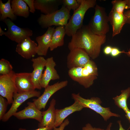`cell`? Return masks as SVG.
<instances>
[{
  "label": "cell",
  "instance_id": "obj_9",
  "mask_svg": "<svg viewBox=\"0 0 130 130\" xmlns=\"http://www.w3.org/2000/svg\"><path fill=\"white\" fill-rule=\"evenodd\" d=\"M3 21L8 28L7 30L5 32V35L12 41L18 43L32 35V30L28 28H22L19 27L9 19L7 18Z\"/></svg>",
  "mask_w": 130,
  "mask_h": 130
},
{
  "label": "cell",
  "instance_id": "obj_17",
  "mask_svg": "<svg viewBox=\"0 0 130 130\" xmlns=\"http://www.w3.org/2000/svg\"><path fill=\"white\" fill-rule=\"evenodd\" d=\"M54 27L48 28L46 32L42 35L37 37L36 40L38 43L37 54L40 56L46 55L50 46Z\"/></svg>",
  "mask_w": 130,
  "mask_h": 130
},
{
  "label": "cell",
  "instance_id": "obj_2",
  "mask_svg": "<svg viewBox=\"0 0 130 130\" xmlns=\"http://www.w3.org/2000/svg\"><path fill=\"white\" fill-rule=\"evenodd\" d=\"M68 74L72 80L85 88L92 86L98 76L97 66L95 62L91 59L84 66L69 69Z\"/></svg>",
  "mask_w": 130,
  "mask_h": 130
},
{
  "label": "cell",
  "instance_id": "obj_4",
  "mask_svg": "<svg viewBox=\"0 0 130 130\" xmlns=\"http://www.w3.org/2000/svg\"><path fill=\"white\" fill-rule=\"evenodd\" d=\"M72 97L74 101L78 102L84 108H88L94 110L102 117L105 121L111 117H118L120 116L118 114L112 112L109 107H102L101 105L102 102L99 98L92 97L90 99H86L81 97L79 93H72Z\"/></svg>",
  "mask_w": 130,
  "mask_h": 130
},
{
  "label": "cell",
  "instance_id": "obj_35",
  "mask_svg": "<svg viewBox=\"0 0 130 130\" xmlns=\"http://www.w3.org/2000/svg\"><path fill=\"white\" fill-rule=\"evenodd\" d=\"M112 47L110 46H105L103 50L104 54L107 55L110 54L111 52Z\"/></svg>",
  "mask_w": 130,
  "mask_h": 130
},
{
  "label": "cell",
  "instance_id": "obj_29",
  "mask_svg": "<svg viewBox=\"0 0 130 130\" xmlns=\"http://www.w3.org/2000/svg\"><path fill=\"white\" fill-rule=\"evenodd\" d=\"M7 100L0 96V120H2L6 114L7 106L8 104Z\"/></svg>",
  "mask_w": 130,
  "mask_h": 130
},
{
  "label": "cell",
  "instance_id": "obj_18",
  "mask_svg": "<svg viewBox=\"0 0 130 130\" xmlns=\"http://www.w3.org/2000/svg\"><path fill=\"white\" fill-rule=\"evenodd\" d=\"M83 108L78 102L74 101V103L70 106L61 109H56L54 127L59 126L68 116L74 112L81 110Z\"/></svg>",
  "mask_w": 130,
  "mask_h": 130
},
{
  "label": "cell",
  "instance_id": "obj_41",
  "mask_svg": "<svg viewBox=\"0 0 130 130\" xmlns=\"http://www.w3.org/2000/svg\"><path fill=\"white\" fill-rule=\"evenodd\" d=\"M125 53L128 56L130 57V49L128 50L127 52H125Z\"/></svg>",
  "mask_w": 130,
  "mask_h": 130
},
{
  "label": "cell",
  "instance_id": "obj_15",
  "mask_svg": "<svg viewBox=\"0 0 130 130\" xmlns=\"http://www.w3.org/2000/svg\"><path fill=\"white\" fill-rule=\"evenodd\" d=\"M14 81L18 93L35 90L30 72L15 73Z\"/></svg>",
  "mask_w": 130,
  "mask_h": 130
},
{
  "label": "cell",
  "instance_id": "obj_36",
  "mask_svg": "<svg viewBox=\"0 0 130 130\" xmlns=\"http://www.w3.org/2000/svg\"><path fill=\"white\" fill-rule=\"evenodd\" d=\"M53 127H46L38 128V129L33 130H53ZM18 130H27L26 129L20 128Z\"/></svg>",
  "mask_w": 130,
  "mask_h": 130
},
{
  "label": "cell",
  "instance_id": "obj_11",
  "mask_svg": "<svg viewBox=\"0 0 130 130\" xmlns=\"http://www.w3.org/2000/svg\"><path fill=\"white\" fill-rule=\"evenodd\" d=\"M90 58L85 51L80 48L70 50L67 57V65L69 69L83 67L90 60Z\"/></svg>",
  "mask_w": 130,
  "mask_h": 130
},
{
  "label": "cell",
  "instance_id": "obj_19",
  "mask_svg": "<svg viewBox=\"0 0 130 130\" xmlns=\"http://www.w3.org/2000/svg\"><path fill=\"white\" fill-rule=\"evenodd\" d=\"M62 4V0H36L34 5L35 9L39 10L45 14H51L57 11Z\"/></svg>",
  "mask_w": 130,
  "mask_h": 130
},
{
  "label": "cell",
  "instance_id": "obj_3",
  "mask_svg": "<svg viewBox=\"0 0 130 130\" xmlns=\"http://www.w3.org/2000/svg\"><path fill=\"white\" fill-rule=\"evenodd\" d=\"M96 0H81L79 7L73 11L67 24L65 27L66 34L72 37L83 25V20L86 12L96 5Z\"/></svg>",
  "mask_w": 130,
  "mask_h": 130
},
{
  "label": "cell",
  "instance_id": "obj_16",
  "mask_svg": "<svg viewBox=\"0 0 130 130\" xmlns=\"http://www.w3.org/2000/svg\"><path fill=\"white\" fill-rule=\"evenodd\" d=\"M27 106L23 110L17 112L13 116L19 120L34 119L40 123L42 118V111L39 110L34 103L29 102Z\"/></svg>",
  "mask_w": 130,
  "mask_h": 130
},
{
  "label": "cell",
  "instance_id": "obj_38",
  "mask_svg": "<svg viewBox=\"0 0 130 130\" xmlns=\"http://www.w3.org/2000/svg\"><path fill=\"white\" fill-rule=\"evenodd\" d=\"M125 117L128 120L129 123H130V110H127L125 112Z\"/></svg>",
  "mask_w": 130,
  "mask_h": 130
},
{
  "label": "cell",
  "instance_id": "obj_8",
  "mask_svg": "<svg viewBox=\"0 0 130 130\" xmlns=\"http://www.w3.org/2000/svg\"><path fill=\"white\" fill-rule=\"evenodd\" d=\"M41 93L39 91L34 90L20 93L17 92L14 93L13 101L11 107L6 113L2 120L3 122L7 121L17 112L19 106L28 99L33 97H39Z\"/></svg>",
  "mask_w": 130,
  "mask_h": 130
},
{
  "label": "cell",
  "instance_id": "obj_27",
  "mask_svg": "<svg viewBox=\"0 0 130 130\" xmlns=\"http://www.w3.org/2000/svg\"><path fill=\"white\" fill-rule=\"evenodd\" d=\"M112 5V9L118 13L123 14L127 6V0H115L111 2Z\"/></svg>",
  "mask_w": 130,
  "mask_h": 130
},
{
  "label": "cell",
  "instance_id": "obj_6",
  "mask_svg": "<svg viewBox=\"0 0 130 130\" xmlns=\"http://www.w3.org/2000/svg\"><path fill=\"white\" fill-rule=\"evenodd\" d=\"M94 15L91 17L88 25L95 33L100 35H106L110 29L108 16L105 8L96 5L95 7Z\"/></svg>",
  "mask_w": 130,
  "mask_h": 130
},
{
  "label": "cell",
  "instance_id": "obj_24",
  "mask_svg": "<svg viewBox=\"0 0 130 130\" xmlns=\"http://www.w3.org/2000/svg\"><path fill=\"white\" fill-rule=\"evenodd\" d=\"M119 96L113 98L115 104L119 108L122 109L125 112L129 110L127 104V100L130 96V87L122 90Z\"/></svg>",
  "mask_w": 130,
  "mask_h": 130
},
{
  "label": "cell",
  "instance_id": "obj_37",
  "mask_svg": "<svg viewBox=\"0 0 130 130\" xmlns=\"http://www.w3.org/2000/svg\"><path fill=\"white\" fill-rule=\"evenodd\" d=\"M126 16V23L130 24V10H128L123 13Z\"/></svg>",
  "mask_w": 130,
  "mask_h": 130
},
{
  "label": "cell",
  "instance_id": "obj_31",
  "mask_svg": "<svg viewBox=\"0 0 130 130\" xmlns=\"http://www.w3.org/2000/svg\"><path fill=\"white\" fill-rule=\"evenodd\" d=\"M28 5L30 8L29 11L34 13L35 11V9L34 5V0H23Z\"/></svg>",
  "mask_w": 130,
  "mask_h": 130
},
{
  "label": "cell",
  "instance_id": "obj_5",
  "mask_svg": "<svg viewBox=\"0 0 130 130\" xmlns=\"http://www.w3.org/2000/svg\"><path fill=\"white\" fill-rule=\"evenodd\" d=\"M70 12L62 5L55 12L48 14H42L38 19L39 24L43 28H47L54 25L65 26L71 17Z\"/></svg>",
  "mask_w": 130,
  "mask_h": 130
},
{
  "label": "cell",
  "instance_id": "obj_28",
  "mask_svg": "<svg viewBox=\"0 0 130 130\" xmlns=\"http://www.w3.org/2000/svg\"><path fill=\"white\" fill-rule=\"evenodd\" d=\"M81 0H62V5L70 12L77 9L80 5Z\"/></svg>",
  "mask_w": 130,
  "mask_h": 130
},
{
  "label": "cell",
  "instance_id": "obj_14",
  "mask_svg": "<svg viewBox=\"0 0 130 130\" xmlns=\"http://www.w3.org/2000/svg\"><path fill=\"white\" fill-rule=\"evenodd\" d=\"M45 69L43 74L41 81L42 88H45L51 80L58 79L60 77L55 67L56 64L52 57L46 59Z\"/></svg>",
  "mask_w": 130,
  "mask_h": 130
},
{
  "label": "cell",
  "instance_id": "obj_12",
  "mask_svg": "<svg viewBox=\"0 0 130 130\" xmlns=\"http://www.w3.org/2000/svg\"><path fill=\"white\" fill-rule=\"evenodd\" d=\"M38 45L34 41L28 37L17 44L16 52L24 58L29 59L37 54Z\"/></svg>",
  "mask_w": 130,
  "mask_h": 130
},
{
  "label": "cell",
  "instance_id": "obj_26",
  "mask_svg": "<svg viewBox=\"0 0 130 130\" xmlns=\"http://www.w3.org/2000/svg\"><path fill=\"white\" fill-rule=\"evenodd\" d=\"M13 67L7 60L2 58L0 60V75H6L10 73L13 70Z\"/></svg>",
  "mask_w": 130,
  "mask_h": 130
},
{
  "label": "cell",
  "instance_id": "obj_20",
  "mask_svg": "<svg viewBox=\"0 0 130 130\" xmlns=\"http://www.w3.org/2000/svg\"><path fill=\"white\" fill-rule=\"evenodd\" d=\"M56 100L53 98L51 101L49 106L47 110L42 111V118L39 123L38 128L46 127H54L55 118V105Z\"/></svg>",
  "mask_w": 130,
  "mask_h": 130
},
{
  "label": "cell",
  "instance_id": "obj_1",
  "mask_svg": "<svg viewBox=\"0 0 130 130\" xmlns=\"http://www.w3.org/2000/svg\"><path fill=\"white\" fill-rule=\"evenodd\" d=\"M106 35L94 32L89 25H83L72 37L68 45L70 50L76 48L84 50L93 59L99 55L101 46L106 42Z\"/></svg>",
  "mask_w": 130,
  "mask_h": 130
},
{
  "label": "cell",
  "instance_id": "obj_7",
  "mask_svg": "<svg viewBox=\"0 0 130 130\" xmlns=\"http://www.w3.org/2000/svg\"><path fill=\"white\" fill-rule=\"evenodd\" d=\"M15 73L13 71L9 74L0 76V95L12 104L14 93L17 92L14 81Z\"/></svg>",
  "mask_w": 130,
  "mask_h": 130
},
{
  "label": "cell",
  "instance_id": "obj_32",
  "mask_svg": "<svg viewBox=\"0 0 130 130\" xmlns=\"http://www.w3.org/2000/svg\"><path fill=\"white\" fill-rule=\"evenodd\" d=\"M69 121L68 118L65 119L63 122L60 125L59 127H54L53 130H64L65 127L69 123Z\"/></svg>",
  "mask_w": 130,
  "mask_h": 130
},
{
  "label": "cell",
  "instance_id": "obj_39",
  "mask_svg": "<svg viewBox=\"0 0 130 130\" xmlns=\"http://www.w3.org/2000/svg\"><path fill=\"white\" fill-rule=\"evenodd\" d=\"M130 8V0H127V6L125 9Z\"/></svg>",
  "mask_w": 130,
  "mask_h": 130
},
{
  "label": "cell",
  "instance_id": "obj_21",
  "mask_svg": "<svg viewBox=\"0 0 130 130\" xmlns=\"http://www.w3.org/2000/svg\"><path fill=\"white\" fill-rule=\"evenodd\" d=\"M109 21L112 28L113 37L120 33L124 25L126 23V18L123 14H120L111 9L108 16Z\"/></svg>",
  "mask_w": 130,
  "mask_h": 130
},
{
  "label": "cell",
  "instance_id": "obj_25",
  "mask_svg": "<svg viewBox=\"0 0 130 130\" xmlns=\"http://www.w3.org/2000/svg\"><path fill=\"white\" fill-rule=\"evenodd\" d=\"M11 2L10 0H8L6 3H3L1 0H0L1 21H3L7 18L12 20H14L16 19V16L14 14L11 7Z\"/></svg>",
  "mask_w": 130,
  "mask_h": 130
},
{
  "label": "cell",
  "instance_id": "obj_13",
  "mask_svg": "<svg viewBox=\"0 0 130 130\" xmlns=\"http://www.w3.org/2000/svg\"><path fill=\"white\" fill-rule=\"evenodd\" d=\"M46 61V59L41 56L36 58H32L31 59L33 69L31 72L32 79L35 89L40 90L42 88L41 81Z\"/></svg>",
  "mask_w": 130,
  "mask_h": 130
},
{
  "label": "cell",
  "instance_id": "obj_34",
  "mask_svg": "<svg viewBox=\"0 0 130 130\" xmlns=\"http://www.w3.org/2000/svg\"><path fill=\"white\" fill-rule=\"evenodd\" d=\"M117 123H118L119 126V130H129L130 129V126L129 127V128L127 130L125 129L122 126L121 121L120 120L118 121H117ZM112 123H110L109 125H108L106 129L105 130H110V128L112 126Z\"/></svg>",
  "mask_w": 130,
  "mask_h": 130
},
{
  "label": "cell",
  "instance_id": "obj_10",
  "mask_svg": "<svg viewBox=\"0 0 130 130\" xmlns=\"http://www.w3.org/2000/svg\"><path fill=\"white\" fill-rule=\"evenodd\" d=\"M68 83V81L65 80L58 82L51 85H48L45 88L43 94L37 98L33 99V102L39 110L44 109L52 96L58 91L66 86Z\"/></svg>",
  "mask_w": 130,
  "mask_h": 130
},
{
  "label": "cell",
  "instance_id": "obj_30",
  "mask_svg": "<svg viewBox=\"0 0 130 130\" xmlns=\"http://www.w3.org/2000/svg\"><path fill=\"white\" fill-rule=\"evenodd\" d=\"M125 52L124 51H121L118 48L112 47L110 55L113 57H117L122 53H125Z\"/></svg>",
  "mask_w": 130,
  "mask_h": 130
},
{
  "label": "cell",
  "instance_id": "obj_22",
  "mask_svg": "<svg viewBox=\"0 0 130 130\" xmlns=\"http://www.w3.org/2000/svg\"><path fill=\"white\" fill-rule=\"evenodd\" d=\"M65 34L66 33L64 26H58L55 28L52 35L50 47L51 51L64 45V38Z\"/></svg>",
  "mask_w": 130,
  "mask_h": 130
},
{
  "label": "cell",
  "instance_id": "obj_23",
  "mask_svg": "<svg viewBox=\"0 0 130 130\" xmlns=\"http://www.w3.org/2000/svg\"><path fill=\"white\" fill-rule=\"evenodd\" d=\"M11 6L14 14L25 18L28 17L29 14V7L23 0L11 1Z\"/></svg>",
  "mask_w": 130,
  "mask_h": 130
},
{
  "label": "cell",
  "instance_id": "obj_40",
  "mask_svg": "<svg viewBox=\"0 0 130 130\" xmlns=\"http://www.w3.org/2000/svg\"><path fill=\"white\" fill-rule=\"evenodd\" d=\"M5 32L3 31L0 26V35L2 36V35H5Z\"/></svg>",
  "mask_w": 130,
  "mask_h": 130
},
{
  "label": "cell",
  "instance_id": "obj_33",
  "mask_svg": "<svg viewBox=\"0 0 130 130\" xmlns=\"http://www.w3.org/2000/svg\"><path fill=\"white\" fill-rule=\"evenodd\" d=\"M82 130H104V129L99 128L93 127L90 123L86 124L85 126L82 128Z\"/></svg>",
  "mask_w": 130,
  "mask_h": 130
}]
</instances>
